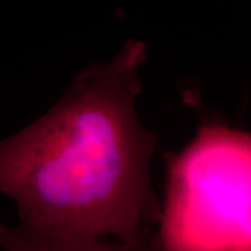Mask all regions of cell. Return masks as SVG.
I'll return each mask as SVG.
<instances>
[{
  "label": "cell",
  "instance_id": "obj_1",
  "mask_svg": "<svg viewBox=\"0 0 251 251\" xmlns=\"http://www.w3.org/2000/svg\"><path fill=\"white\" fill-rule=\"evenodd\" d=\"M147 45L128 41L91 64L45 116L0 143V193L20 226L0 247L20 251L144 250L161 222L150 177L156 137L135 113Z\"/></svg>",
  "mask_w": 251,
  "mask_h": 251
},
{
  "label": "cell",
  "instance_id": "obj_2",
  "mask_svg": "<svg viewBox=\"0 0 251 251\" xmlns=\"http://www.w3.org/2000/svg\"><path fill=\"white\" fill-rule=\"evenodd\" d=\"M166 161L163 249L250 250V134L205 125Z\"/></svg>",
  "mask_w": 251,
  "mask_h": 251
}]
</instances>
